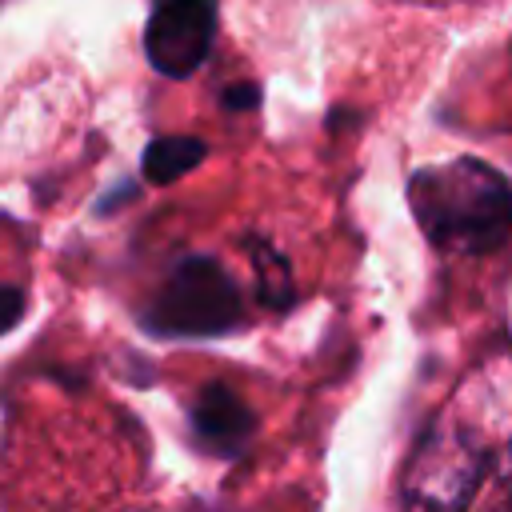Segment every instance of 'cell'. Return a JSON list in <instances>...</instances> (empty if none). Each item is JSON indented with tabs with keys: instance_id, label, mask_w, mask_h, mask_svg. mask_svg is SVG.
<instances>
[{
	"instance_id": "cell-2",
	"label": "cell",
	"mask_w": 512,
	"mask_h": 512,
	"mask_svg": "<svg viewBox=\"0 0 512 512\" xmlns=\"http://www.w3.org/2000/svg\"><path fill=\"white\" fill-rule=\"evenodd\" d=\"M140 324L168 340L224 336L244 324V296L216 256L192 252L164 272L160 288L140 312Z\"/></svg>"
},
{
	"instance_id": "cell-3",
	"label": "cell",
	"mask_w": 512,
	"mask_h": 512,
	"mask_svg": "<svg viewBox=\"0 0 512 512\" xmlns=\"http://www.w3.org/2000/svg\"><path fill=\"white\" fill-rule=\"evenodd\" d=\"M488 468V448L456 420H432L412 448L404 496L420 512H468Z\"/></svg>"
},
{
	"instance_id": "cell-4",
	"label": "cell",
	"mask_w": 512,
	"mask_h": 512,
	"mask_svg": "<svg viewBox=\"0 0 512 512\" xmlns=\"http://www.w3.org/2000/svg\"><path fill=\"white\" fill-rule=\"evenodd\" d=\"M216 4L220 0H152L144 56L160 76L184 80L208 60L216 40Z\"/></svg>"
},
{
	"instance_id": "cell-9",
	"label": "cell",
	"mask_w": 512,
	"mask_h": 512,
	"mask_svg": "<svg viewBox=\"0 0 512 512\" xmlns=\"http://www.w3.org/2000/svg\"><path fill=\"white\" fill-rule=\"evenodd\" d=\"M260 100V92L252 88V84H244V88H232V92H224V104L228 108H252Z\"/></svg>"
},
{
	"instance_id": "cell-1",
	"label": "cell",
	"mask_w": 512,
	"mask_h": 512,
	"mask_svg": "<svg viewBox=\"0 0 512 512\" xmlns=\"http://www.w3.org/2000/svg\"><path fill=\"white\" fill-rule=\"evenodd\" d=\"M408 208L428 244L448 256H488L512 236V180L476 156L416 168Z\"/></svg>"
},
{
	"instance_id": "cell-10",
	"label": "cell",
	"mask_w": 512,
	"mask_h": 512,
	"mask_svg": "<svg viewBox=\"0 0 512 512\" xmlns=\"http://www.w3.org/2000/svg\"><path fill=\"white\" fill-rule=\"evenodd\" d=\"M496 512H512V496H508V500H504V504H500Z\"/></svg>"
},
{
	"instance_id": "cell-5",
	"label": "cell",
	"mask_w": 512,
	"mask_h": 512,
	"mask_svg": "<svg viewBox=\"0 0 512 512\" xmlns=\"http://www.w3.org/2000/svg\"><path fill=\"white\" fill-rule=\"evenodd\" d=\"M188 432H192L196 452L212 460H236L256 436V412L236 388L212 380L196 392L188 408Z\"/></svg>"
},
{
	"instance_id": "cell-6",
	"label": "cell",
	"mask_w": 512,
	"mask_h": 512,
	"mask_svg": "<svg viewBox=\"0 0 512 512\" xmlns=\"http://www.w3.org/2000/svg\"><path fill=\"white\" fill-rule=\"evenodd\" d=\"M248 260L256 272V300L268 312H288L296 304V280L288 256H280L268 240H248Z\"/></svg>"
},
{
	"instance_id": "cell-8",
	"label": "cell",
	"mask_w": 512,
	"mask_h": 512,
	"mask_svg": "<svg viewBox=\"0 0 512 512\" xmlns=\"http://www.w3.org/2000/svg\"><path fill=\"white\" fill-rule=\"evenodd\" d=\"M20 316H24V288L20 284H8L4 288V328L12 332L20 324Z\"/></svg>"
},
{
	"instance_id": "cell-7",
	"label": "cell",
	"mask_w": 512,
	"mask_h": 512,
	"mask_svg": "<svg viewBox=\"0 0 512 512\" xmlns=\"http://www.w3.org/2000/svg\"><path fill=\"white\" fill-rule=\"evenodd\" d=\"M208 156L204 140L196 136H156L144 156H140V168H144V180L148 184H172L180 180L184 172H192L200 160Z\"/></svg>"
}]
</instances>
